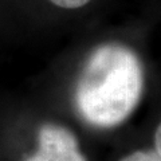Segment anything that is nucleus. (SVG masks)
Listing matches in <instances>:
<instances>
[{
  "label": "nucleus",
  "mask_w": 161,
  "mask_h": 161,
  "mask_svg": "<svg viewBox=\"0 0 161 161\" xmlns=\"http://www.w3.org/2000/svg\"><path fill=\"white\" fill-rule=\"evenodd\" d=\"M55 6H58L60 8H66V9H77L83 6H86L87 3H90L92 0H48Z\"/></svg>",
  "instance_id": "4"
},
{
  "label": "nucleus",
  "mask_w": 161,
  "mask_h": 161,
  "mask_svg": "<svg viewBox=\"0 0 161 161\" xmlns=\"http://www.w3.org/2000/svg\"><path fill=\"white\" fill-rule=\"evenodd\" d=\"M26 161H87L78 140L70 129L58 124H44L38 133V149Z\"/></svg>",
  "instance_id": "2"
},
{
  "label": "nucleus",
  "mask_w": 161,
  "mask_h": 161,
  "mask_svg": "<svg viewBox=\"0 0 161 161\" xmlns=\"http://www.w3.org/2000/svg\"><path fill=\"white\" fill-rule=\"evenodd\" d=\"M144 70L138 57L119 43L102 44L87 58L75 89L80 115L98 128L124 122L140 102Z\"/></svg>",
  "instance_id": "1"
},
{
  "label": "nucleus",
  "mask_w": 161,
  "mask_h": 161,
  "mask_svg": "<svg viewBox=\"0 0 161 161\" xmlns=\"http://www.w3.org/2000/svg\"><path fill=\"white\" fill-rule=\"evenodd\" d=\"M154 145H156V152L160 154L161 157V124L156 129V133H154Z\"/></svg>",
  "instance_id": "5"
},
{
  "label": "nucleus",
  "mask_w": 161,
  "mask_h": 161,
  "mask_svg": "<svg viewBox=\"0 0 161 161\" xmlns=\"http://www.w3.org/2000/svg\"><path fill=\"white\" fill-rule=\"evenodd\" d=\"M119 161H161V157L156 150H137Z\"/></svg>",
  "instance_id": "3"
}]
</instances>
